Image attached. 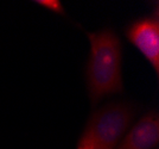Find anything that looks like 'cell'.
Listing matches in <instances>:
<instances>
[{"label": "cell", "mask_w": 159, "mask_h": 149, "mask_svg": "<svg viewBox=\"0 0 159 149\" xmlns=\"http://www.w3.org/2000/svg\"><path fill=\"white\" fill-rule=\"evenodd\" d=\"M77 149H96V148H94V147H89V146H80L79 144Z\"/></svg>", "instance_id": "6"}, {"label": "cell", "mask_w": 159, "mask_h": 149, "mask_svg": "<svg viewBox=\"0 0 159 149\" xmlns=\"http://www.w3.org/2000/svg\"><path fill=\"white\" fill-rule=\"evenodd\" d=\"M36 4H38L39 6L47 8L49 11H51L56 14H61V16H64L66 11H64V7L62 5L60 0H37L34 1Z\"/></svg>", "instance_id": "5"}, {"label": "cell", "mask_w": 159, "mask_h": 149, "mask_svg": "<svg viewBox=\"0 0 159 149\" xmlns=\"http://www.w3.org/2000/svg\"><path fill=\"white\" fill-rule=\"evenodd\" d=\"M159 143V115L151 110L127 131L115 149H156Z\"/></svg>", "instance_id": "4"}, {"label": "cell", "mask_w": 159, "mask_h": 149, "mask_svg": "<svg viewBox=\"0 0 159 149\" xmlns=\"http://www.w3.org/2000/svg\"><path fill=\"white\" fill-rule=\"evenodd\" d=\"M90 53L86 66V84L90 103L96 105L108 95L121 93L122 44L112 29L88 32Z\"/></svg>", "instance_id": "1"}, {"label": "cell", "mask_w": 159, "mask_h": 149, "mask_svg": "<svg viewBox=\"0 0 159 149\" xmlns=\"http://www.w3.org/2000/svg\"><path fill=\"white\" fill-rule=\"evenodd\" d=\"M127 40L144 55L156 74L159 73V14L153 13L138 18L126 27Z\"/></svg>", "instance_id": "3"}, {"label": "cell", "mask_w": 159, "mask_h": 149, "mask_svg": "<svg viewBox=\"0 0 159 149\" xmlns=\"http://www.w3.org/2000/svg\"><path fill=\"white\" fill-rule=\"evenodd\" d=\"M137 115L129 103H109L94 111L80 137V146L96 149H115Z\"/></svg>", "instance_id": "2"}, {"label": "cell", "mask_w": 159, "mask_h": 149, "mask_svg": "<svg viewBox=\"0 0 159 149\" xmlns=\"http://www.w3.org/2000/svg\"><path fill=\"white\" fill-rule=\"evenodd\" d=\"M156 149H158V148H156Z\"/></svg>", "instance_id": "7"}]
</instances>
